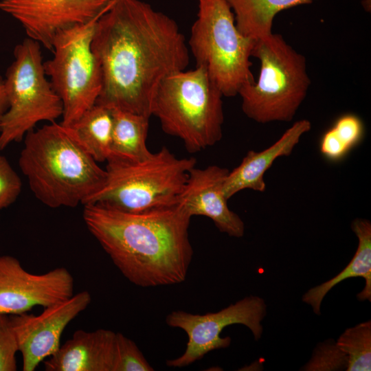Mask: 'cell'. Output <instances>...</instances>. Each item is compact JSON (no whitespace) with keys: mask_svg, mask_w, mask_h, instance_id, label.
I'll use <instances>...</instances> for the list:
<instances>
[{"mask_svg":"<svg viewBox=\"0 0 371 371\" xmlns=\"http://www.w3.org/2000/svg\"><path fill=\"white\" fill-rule=\"evenodd\" d=\"M102 75L95 104L150 117L156 91L190 56L177 22L141 0H112L91 42Z\"/></svg>","mask_w":371,"mask_h":371,"instance_id":"6da1fadb","label":"cell"},{"mask_svg":"<svg viewBox=\"0 0 371 371\" xmlns=\"http://www.w3.org/2000/svg\"><path fill=\"white\" fill-rule=\"evenodd\" d=\"M85 225L122 275L142 287L183 282L193 250L191 216L178 203L137 212L84 205Z\"/></svg>","mask_w":371,"mask_h":371,"instance_id":"7a4b0ae2","label":"cell"},{"mask_svg":"<svg viewBox=\"0 0 371 371\" xmlns=\"http://www.w3.org/2000/svg\"><path fill=\"white\" fill-rule=\"evenodd\" d=\"M19 165L32 193L57 208L85 204L103 186L106 172L69 126L56 122L27 133Z\"/></svg>","mask_w":371,"mask_h":371,"instance_id":"3957f363","label":"cell"},{"mask_svg":"<svg viewBox=\"0 0 371 371\" xmlns=\"http://www.w3.org/2000/svg\"><path fill=\"white\" fill-rule=\"evenodd\" d=\"M223 93L203 66L166 77L154 96L152 115L190 153L218 142L224 122Z\"/></svg>","mask_w":371,"mask_h":371,"instance_id":"277c9868","label":"cell"},{"mask_svg":"<svg viewBox=\"0 0 371 371\" xmlns=\"http://www.w3.org/2000/svg\"><path fill=\"white\" fill-rule=\"evenodd\" d=\"M196 162L177 157L166 146L139 161H109L103 186L85 204L129 212L176 205Z\"/></svg>","mask_w":371,"mask_h":371,"instance_id":"5b68a950","label":"cell"},{"mask_svg":"<svg viewBox=\"0 0 371 371\" xmlns=\"http://www.w3.org/2000/svg\"><path fill=\"white\" fill-rule=\"evenodd\" d=\"M251 56L260 60V71L257 81L238 93L243 113L261 124L291 121L311 85L305 57L273 33L255 41Z\"/></svg>","mask_w":371,"mask_h":371,"instance_id":"8992f818","label":"cell"},{"mask_svg":"<svg viewBox=\"0 0 371 371\" xmlns=\"http://www.w3.org/2000/svg\"><path fill=\"white\" fill-rule=\"evenodd\" d=\"M188 45L196 66H203L223 96L233 97L254 80L251 71L255 41L236 27L226 0H198Z\"/></svg>","mask_w":371,"mask_h":371,"instance_id":"52a82bcc","label":"cell"},{"mask_svg":"<svg viewBox=\"0 0 371 371\" xmlns=\"http://www.w3.org/2000/svg\"><path fill=\"white\" fill-rule=\"evenodd\" d=\"M14 57L4 79L9 105L0 125V150L21 142L38 122H56L63 112L47 79L41 45L27 37L16 45Z\"/></svg>","mask_w":371,"mask_h":371,"instance_id":"ba28073f","label":"cell"},{"mask_svg":"<svg viewBox=\"0 0 371 371\" xmlns=\"http://www.w3.org/2000/svg\"><path fill=\"white\" fill-rule=\"evenodd\" d=\"M98 18L60 32L53 42V58L44 62L45 74L63 104L60 123L66 126L95 104L102 89L100 68L91 49Z\"/></svg>","mask_w":371,"mask_h":371,"instance_id":"9c48e42d","label":"cell"},{"mask_svg":"<svg viewBox=\"0 0 371 371\" xmlns=\"http://www.w3.org/2000/svg\"><path fill=\"white\" fill-rule=\"evenodd\" d=\"M266 311L267 306L262 298L249 296L216 313L199 315L177 311L169 313L166 318L167 324L183 330L188 335V341L184 353L175 359L168 360L166 365L185 367L202 359L212 350L227 348L231 338L220 335L229 325L246 326L254 339L258 340L262 333L261 322Z\"/></svg>","mask_w":371,"mask_h":371,"instance_id":"30bf717a","label":"cell"},{"mask_svg":"<svg viewBox=\"0 0 371 371\" xmlns=\"http://www.w3.org/2000/svg\"><path fill=\"white\" fill-rule=\"evenodd\" d=\"M112 0H0V10L15 19L28 38L52 51L61 32L99 17Z\"/></svg>","mask_w":371,"mask_h":371,"instance_id":"8fae6325","label":"cell"},{"mask_svg":"<svg viewBox=\"0 0 371 371\" xmlns=\"http://www.w3.org/2000/svg\"><path fill=\"white\" fill-rule=\"evenodd\" d=\"M74 287V278L66 268L34 274L15 257L0 256V315H19L35 306H52L71 297Z\"/></svg>","mask_w":371,"mask_h":371,"instance_id":"7c38bea8","label":"cell"},{"mask_svg":"<svg viewBox=\"0 0 371 371\" xmlns=\"http://www.w3.org/2000/svg\"><path fill=\"white\" fill-rule=\"evenodd\" d=\"M87 291L44 308L39 315L24 313L10 317L22 355L23 371H34L45 358L60 347L62 333L69 323L91 303Z\"/></svg>","mask_w":371,"mask_h":371,"instance_id":"4fadbf2b","label":"cell"},{"mask_svg":"<svg viewBox=\"0 0 371 371\" xmlns=\"http://www.w3.org/2000/svg\"><path fill=\"white\" fill-rule=\"evenodd\" d=\"M229 171L216 165L204 168L194 166L189 172L177 203L191 217H208L220 232L240 238L244 235V223L229 208L223 189Z\"/></svg>","mask_w":371,"mask_h":371,"instance_id":"5bb4252c","label":"cell"},{"mask_svg":"<svg viewBox=\"0 0 371 371\" xmlns=\"http://www.w3.org/2000/svg\"><path fill=\"white\" fill-rule=\"evenodd\" d=\"M115 333L106 329L76 330L45 361L47 371H112Z\"/></svg>","mask_w":371,"mask_h":371,"instance_id":"9a60e30c","label":"cell"},{"mask_svg":"<svg viewBox=\"0 0 371 371\" xmlns=\"http://www.w3.org/2000/svg\"><path fill=\"white\" fill-rule=\"evenodd\" d=\"M311 128L309 120L303 119L293 123L272 145L261 151L249 150L240 164L229 171L224 184L223 192L229 199L238 192L249 189L265 192L264 175L276 159L290 155L303 135Z\"/></svg>","mask_w":371,"mask_h":371,"instance_id":"2e32d148","label":"cell"},{"mask_svg":"<svg viewBox=\"0 0 371 371\" xmlns=\"http://www.w3.org/2000/svg\"><path fill=\"white\" fill-rule=\"evenodd\" d=\"M351 229L358 238L356 252L348 265L336 276L310 289L302 296V301L311 306L314 313L320 315V306L326 295L337 284L350 278L361 277L366 280L363 289L357 294L361 300L371 301V223L365 218H356Z\"/></svg>","mask_w":371,"mask_h":371,"instance_id":"e0dca14e","label":"cell"},{"mask_svg":"<svg viewBox=\"0 0 371 371\" xmlns=\"http://www.w3.org/2000/svg\"><path fill=\"white\" fill-rule=\"evenodd\" d=\"M112 115L111 154L107 161H136L148 157L152 153L146 146L150 117L117 109H112Z\"/></svg>","mask_w":371,"mask_h":371,"instance_id":"ac0fdd59","label":"cell"},{"mask_svg":"<svg viewBox=\"0 0 371 371\" xmlns=\"http://www.w3.org/2000/svg\"><path fill=\"white\" fill-rule=\"evenodd\" d=\"M238 30L254 41L270 35L275 16L281 11L313 0H226Z\"/></svg>","mask_w":371,"mask_h":371,"instance_id":"d6986e66","label":"cell"},{"mask_svg":"<svg viewBox=\"0 0 371 371\" xmlns=\"http://www.w3.org/2000/svg\"><path fill=\"white\" fill-rule=\"evenodd\" d=\"M69 127L95 161H107L110 159L112 109L95 104Z\"/></svg>","mask_w":371,"mask_h":371,"instance_id":"ffe728a7","label":"cell"},{"mask_svg":"<svg viewBox=\"0 0 371 371\" xmlns=\"http://www.w3.org/2000/svg\"><path fill=\"white\" fill-rule=\"evenodd\" d=\"M363 135L364 125L359 116L342 115L322 135L319 152L329 161H340L362 140Z\"/></svg>","mask_w":371,"mask_h":371,"instance_id":"44dd1931","label":"cell"},{"mask_svg":"<svg viewBox=\"0 0 371 371\" xmlns=\"http://www.w3.org/2000/svg\"><path fill=\"white\" fill-rule=\"evenodd\" d=\"M347 357V371L371 370V321L345 330L336 341Z\"/></svg>","mask_w":371,"mask_h":371,"instance_id":"7402d4cb","label":"cell"},{"mask_svg":"<svg viewBox=\"0 0 371 371\" xmlns=\"http://www.w3.org/2000/svg\"><path fill=\"white\" fill-rule=\"evenodd\" d=\"M136 344L120 333H115V356L112 371H152Z\"/></svg>","mask_w":371,"mask_h":371,"instance_id":"603a6c76","label":"cell"},{"mask_svg":"<svg viewBox=\"0 0 371 371\" xmlns=\"http://www.w3.org/2000/svg\"><path fill=\"white\" fill-rule=\"evenodd\" d=\"M347 368V357L336 342L320 343L313 352L311 360L302 369L308 371L343 370Z\"/></svg>","mask_w":371,"mask_h":371,"instance_id":"cb8c5ba5","label":"cell"},{"mask_svg":"<svg viewBox=\"0 0 371 371\" xmlns=\"http://www.w3.org/2000/svg\"><path fill=\"white\" fill-rule=\"evenodd\" d=\"M18 351L10 318L7 315H0V371L16 370V354Z\"/></svg>","mask_w":371,"mask_h":371,"instance_id":"d4e9b609","label":"cell"},{"mask_svg":"<svg viewBox=\"0 0 371 371\" xmlns=\"http://www.w3.org/2000/svg\"><path fill=\"white\" fill-rule=\"evenodd\" d=\"M20 177L6 158L0 155V210L12 204L21 191Z\"/></svg>","mask_w":371,"mask_h":371,"instance_id":"484cf974","label":"cell"},{"mask_svg":"<svg viewBox=\"0 0 371 371\" xmlns=\"http://www.w3.org/2000/svg\"><path fill=\"white\" fill-rule=\"evenodd\" d=\"M8 105L4 79L0 76V125L2 118L8 109Z\"/></svg>","mask_w":371,"mask_h":371,"instance_id":"4316f807","label":"cell"}]
</instances>
